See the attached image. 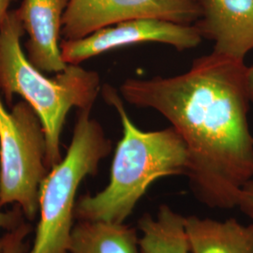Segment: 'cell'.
Instances as JSON below:
<instances>
[{
  "mask_svg": "<svg viewBox=\"0 0 253 253\" xmlns=\"http://www.w3.org/2000/svg\"><path fill=\"white\" fill-rule=\"evenodd\" d=\"M244 60L212 53L178 75L129 78L120 93L129 104L163 115L185 141L190 188L208 208L237 207L253 178V136Z\"/></svg>",
  "mask_w": 253,
  "mask_h": 253,
  "instance_id": "6da1fadb",
  "label": "cell"
},
{
  "mask_svg": "<svg viewBox=\"0 0 253 253\" xmlns=\"http://www.w3.org/2000/svg\"><path fill=\"white\" fill-rule=\"evenodd\" d=\"M101 94L118 112L122 138L115 151L108 185L95 195L85 194L77 200L74 217L124 223L155 181L187 175L189 153L185 141L172 126L155 131L142 130L128 117L117 89L105 84Z\"/></svg>",
  "mask_w": 253,
  "mask_h": 253,
  "instance_id": "7a4b0ae2",
  "label": "cell"
},
{
  "mask_svg": "<svg viewBox=\"0 0 253 253\" xmlns=\"http://www.w3.org/2000/svg\"><path fill=\"white\" fill-rule=\"evenodd\" d=\"M24 34L18 9H10L0 27V92L8 104L19 95L36 112L44 128L50 171L63 158L61 134L70 111L93 107L101 91L100 77L80 65H68L53 78L46 77L22 49Z\"/></svg>",
  "mask_w": 253,
  "mask_h": 253,
  "instance_id": "3957f363",
  "label": "cell"
},
{
  "mask_svg": "<svg viewBox=\"0 0 253 253\" xmlns=\"http://www.w3.org/2000/svg\"><path fill=\"white\" fill-rule=\"evenodd\" d=\"M92 108L78 110L67 153L41 185L36 235L27 253H70L77 190L85 177L98 173L100 162L112 151Z\"/></svg>",
  "mask_w": 253,
  "mask_h": 253,
  "instance_id": "277c9868",
  "label": "cell"
},
{
  "mask_svg": "<svg viewBox=\"0 0 253 253\" xmlns=\"http://www.w3.org/2000/svg\"><path fill=\"white\" fill-rule=\"evenodd\" d=\"M44 128L22 100L8 110L0 95V207L18 205L28 221L39 215L40 188L49 172Z\"/></svg>",
  "mask_w": 253,
  "mask_h": 253,
  "instance_id": "5b68a950",
  "label": "cell"
},
{
  "mask_svg": "<svg viewBox=\"0 0 253 253\" xmlns=\"http://www.w3.org/2000/svg\"><path fill=\"white\" fill-rule=\"evenodd\" d=\"M200 16L199 0H69L62 35L65 40H78L134 19H162L194 25Z\"/></svg>",
  "mask_w": 253,
  "mask_h": 253,
  "instance_id": "8992f818",
  "label": "cell"
},
{
  "mask_svg": "<svg viewBox=\"0 0 253 253\" xmlns=\"http://www.w3.org/2000/svg\"><path fill=\"white\" fill-rule=\"evenodd\" d=\"M203 38L194 25L162 19H134L101 28L78 40L61 42V54L67 65L80 63L125 46L156 42L172 46L177 51L199 45Z\"/></svg>",
  "mask_w": 253,
  "mask_h": 253,
  "instance_id": "52a82bcc",
  "label": "cell"
},
{
  "mask_svg": "<svg viewBox=\"0 0 253 253\" xmlns=\"http://www.w3.org/2000/svg\"><path fill=\"white\" fill-rule=\"evenodd\" d=\"M194 24L203 39L214 42L213 52L244 60L253 50V0H199Z\"/></svg>",
  "mask_w": 253,
  "mask_h": 253,
  "instance_id": "ba28073f",
  "label": "cell"
},
{
  "mask_svg": "<svg viewBox=\"0 0 253 253\" xmlns=\"http://www.w3.org/2000/svg\"><path fill=\"white\" fill-rule=\"evenodd\" d=\"M69 0H23L19 14L25 33L27 59L41 72L58 73L67 68L60 48L63 15Z\"/></svg>",
  "mask_w": 253,
  "mask_h": 253,
  "instance_id": "9c48e42d",
  "label": "cell"
},
{
  "mask_svg": "<svg viewBox=\"0 0 253 253\" xmlns=\"http://www.w3.org/2000/svg\"><path fill=\"white\" fill-rule=\"evenodd\" d=\"M186 230L191 253H253V223L190 216L186 217Z\"/></svg>",
  "mask_w": 253,
  "mask_h": 253,
  "instance_id": "30bf717a",
  "label": "cell"
},
{
  "mask_svg": "<svg viewBox=\"0 0 253 253\" xmlns=\"http://www.w3.org/2000/svg\"><path fill=\"white\" fill-rule=\"evenodd\" d=\"M70 253H140L137 231L124 223L78 220Z\"/></svg>",
  "mask_w": 253,
  "mask_h": 253,
  "instance_id": "8fae6325",
  "label": "cell"
},
{
  "mask_svg": "<svg viewBox=\"0 0 253 253\" xmlns=\"http://www.w3.org/2000/svg\"><path fill=\"white\" fill-rule=\"evenodd\" d=\"M140 253H190L186 217L163 205L155 217L143 215L138 221Z\"/></svg>",
  "mask_w": 253,
  "mask_h": 253,
  "instance_id": "7c38bea8",
  "label": "cell"
},
{
  "mask_svg": "<svg viewBox=\"0 0 253 253\" xmlns=\"http://www.w3.org/2000/svg\"><path fill=\"white\" fill-rule=\"evenodd\" d=\"M33 231V226L30 222L24 221L15 229L7 232L5 237V246L3 253H27L30 247L27 237Z\"/></svg>",
  "mask_w": 253,
  "mask_h": 253,
  "instance_id": "4fadbf2b",
  "label": "cell"
},
{
  "mask_svg": "<svg viewBox=\"0 0 253 253\" xmlns=\"http://www.w3.org/2000/svg\"><path fill=\"white\" fill-rule=\"evenodd\" d=\"M26 220L27 219L25 217V214L18 205H14V208L9 210H3V208L0 207V229L9 232ZM4 246L5 237L3 235L0 238V253H3Z\"/></svg>",
  "mask_w": 253,
  "mask_h": 253,
  "instance_id": "5bb4252c",
  "label": "cell"
},
{
  "mask_svg": "<svg viewBox=\"0 0 253 253\" xmlns=\"http://www.w3.org/2000/svg\"><path fill=\"white\" fill-rule=\"evenodd\" d=\"M237 207L248 217L253 219V178L248 181L243 186Z\"/></svg>",
  "mask_w": 253,
  "mask_h": 253,
  "instance_id": "9a60e30c",
  "label": "cell"
},
{
  "mask_svg": "<svg viewBox=\"0 0 253 253\" xmlns=\"http://www.w3.org/2000/svg\"><path fill=\"white\" fill-rule=\"evenodd\" d=\"M14 0H0V27L2 26L7 14L9 13V6Z\"/></svg>",
  "mask_w": 253,
  "mask_h": 253,
  "instance_id": "2e32d148",
  "label": "cell"
},
{
  "mask_svg": "<svg viewBox=\"0 0 253 253\" xmlns=\"http://www.w3.org/2000/svg\"><path fill=\"white\" fill-rule=\"evenodd\" d=\"M247 87L249 97L252 102H253V65L248 67L247 71Z\"/></svg>",
  "mask_w": 253,
  "mask_h": 253,
  "instance_id": "e0dca14e",
  "label": "cell"
}]
</instances>
